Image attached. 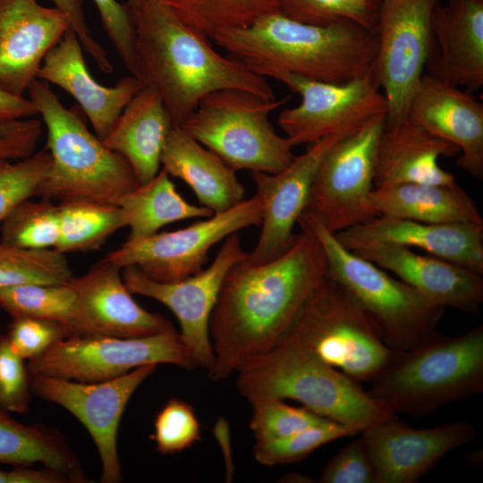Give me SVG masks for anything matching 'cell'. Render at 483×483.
I'll return each mask as SVG.
<instances>
[{
    "mask_svg": "<svg viewBox=\"0 0 483 483\" xmlns=\"http://www.w3.org/2000/svg\"><path fill=\"white\" fill-rule=\"evenodd\" d=\"M326 272L322 246L306 228H301L292 246L275 258L255 263L248 256L233 264L210 318V378L224 379L274 347Z\"/></svg>",
    "mask_w": 483,
    "mask_h": 483,
    "instance_id": "obj_1",
    "label": "cell"
},
{
    "mask_svg": "<svg viewBox=\"0 0 483 483\" xmlns=\"http://www.w3.org/2000/svg\"><path fill=\"white\" fill-rule=\"evenodd\" d=\"M139 76L159 92L174 127L208 95L237 89L275 98L266 78L237 58L216 51L165 0H148L131 11Z\"/></svg>",
    "mask_w": 483,
    "mask_h": 483,
    "instance_id": "obj_2",
    "label": "cell"
},
{
    "mask_svg": "<svg viewBox=\"0 0 483 483\" xmlns=\"http://www.w3.org/2000/svg\"><path fill=\"white\" fill-rule=\"evenodd\" d=\"M213 40L253 72L279 81L297 75L347 82L370 73L377 49L376 34L355 23L312 25L279 12Z\"/></svg>",
    "mask_w": 483,
    "mask_h": 483,
    "instance_id": "obj_3",
    "label": "cell"
},
{
    "mask_svg": "<svg viewBox=\"0 0 483 483\" xmlns=\"http://www.w3.org/2000/svg\"><path fill=\"white\" fill-rule=\"evenodd\" d=\"M236 372L237 388L250 402L292 399L323 418L361 431L395 416L359 381L288 339L249 359Z\"/></svg>",
    "mask_w": 483,
    "mask_h": 483,
    "instance_id": "obj_4",
    "label": "cell"
},
{
    "mask_svg": "<svg viewBox=\"0 0 483 483\" xmlns=\"http://www.w3.org/2000/svg\"><path fill=\"white\" fill-rule=\"evenodd\" d=\"M30 99L45 123L51 168L35 197L57 201L87 200L117 205L140 183L129 163L109 149L73 109L66 108L50 84L36 80Z\"/></svg>",
    "mask_w": 483,
    "mask_h": 483,
    "instance_id": "obj_5",
    "label": "cell"
},
{
    "mask_svg": "<svg viewBox=\"0 0 483 483\" xmlns=\"http://www.w3.org/2000/svg\"><path fill=\"white\" fill-rule=\"evenodd\" d=\"M367 391L393 413L429 415L483 392V326L463 335L439 332L405 351L393 350Z\"/></svg>",
    "mask_w": 483,
    "mask_h": 483,
    "instance_id": "obj_6",
    "label": "cell"
},
{
    "mask_svg": "<svg viewBox=\"0 0 483 483\" xmlns=\"http://www.w3.org/2000/svg\"><path fill=\"white\" fill-rule=\"evenodd\" d=\"M297 225L318 240L326 258L327 275L368 312L390 349L409 350L438 333L444 308L343 247L313 214L304 211Z\"/></svg>",
    "mask_w": 483,
    "mask_h": 483,
    "instance_id": "obj_7",
    "label": "cell"
},
{
    "mask_svg": "<svg viewBox=\"0 0 483 483\" xmlns=\"http://www.w3.org/2000/svg\"><path fill=\"white\" fill-rule=\"evenodd\" d=\"M286 101L237 89L218 90L205 97L178 127L234 171L275 174L295 157L294 147L269 120Z\"/></svg>",
    "mask_w": 483,
    "mask_h": 483,
    "instance_id": "obj_8",
    "label": "cell"
},
{
    "mask_svg": "<svg viewBox=\"0 0 483 483\" xmlns=\"http://www.w3.org/2000/svg\"><path fill=\"white\" fill-rule=\"evenodd\" d=\"M283 338L359 382H370L393 352L372 318L327 273Z\"/></svg>",
    "mask_w": 483,
    "mask_h": 483,
    "instance_id": "obj_9",
    "label": "cell"
},
{
    "mask_svg": "<svg viewBox=\"0 0 483 483\" xmlns=\"http://www.w3.org/2000/svg\"><path fill=\"white\" fill-rule=\"evenodd\" d=\"M151 364L195 368L175 329L141 337H66L27 367L30 375L96 383Z\"/></svg>",
    "mask_w": 483,
    "mask_h": 483,
    "instance_id": "obj_10",
    "label": "cell"
},
{
    "mask_svg": "<svg viewBox=\"0 0 483 483\" xmlns=\"http://www.w3.org/2000/svg\"><path fill=\"white\" fill-rule=\"evenodd\" d=\"M386 122L379 114L336 141L314 177L305 211L337 233L377 217L369 204L377 145Z\"/></svg>",
    "mask_w": 483,
    "mask_h": 483,
    "instance_id": "obj_11",
    "label": "cell"
},
{
    "mask_svg": "<svg viewBox=\"0 0 483 483\" xmlns=\"http://www.w3.org/2000/svg\"><path fill=\"white\" fill-rule=\"evenodd\" d=\"M438 2L382 0L370 74L386 101V122L406 118L411 97L434 54L431 14Z\"/></svg>",
    "mask_w": 483,
    "mask_h": 483,
    "instance_id": "obj_12",
    "label": "cell"
},
{
    "mask_svg": "<svg viewBox=\"0 0 483 483\" xmlns=\"http://www.w3.org/2000/svg\"><path fill=\"white\" fill-rule=\"evenodd\" d=\"M260 225L261 204L254 194L223 213L187 227L126 240L102 259L121 269L134 266L157 282H176L201 271L215 244L242 229Z\"/></svg>",
    "mask_w": 483,
    "mask_h": 483,
    "instance_id": "obj_13",
    "label": "cell"
},
{
    "mask_svg": "<svg viewBox=\"0 0 483 483\" xmlns=\"http://www.w3.org/2000/svg\"><path fill=\"white\" fill-rule=\"evenodd\" d=\"M238 233L227 236L213 262L184 279L161 283L145 276L136 267L122 269V276L132 294L151 298L167 307L176 317L180 338L194 367L207 369L214 362L209 322L226 274L236 262L248 258Z\"/></svg>",
    "mask_w": 483,
    "mask_h": 483,
    "instance_id": "obj_14",
    "label": "cell"
},
{
    "mask_svg": "<svg viewBox=\"0 0 483 483\" xmlns=\"http://www.w3.org/2000/svg\"><path fill=\"white\" fill-rule=\"evenodd\" d=\"M280 81L301 98L299 105L278 114V124L293 147L331 135L352 134L387 111L385 96L370 73L343 83L297 75Z\"/></svg>",
    "mask_w": 483,
    "mask_h": 483,
    "instance_id": "obj_15",
    "label": "cell"
},
{
    "mask_svg": "<svg viewBox=\"0 0 483 483\" xmlns=\"http://www.w3.org/2000/svg\"><path fill=\"white\" fill-rule=\"evenodd\" d=\"M157 365L139 367L119 377L81 383L43 375H30L31 394L70 411L86 428L98 451L103 483L122 481L117 433L123 412L140 384Z\"/></svg>",
    "mask_w": 483,
    "mask_h": 483,
    "instance_id": "obj_16",
    "label": "cell"
},
{
    "mask_svg": "<svg viewBox=\"0 0 483 483\" xmlns=\"http://www.w3.org/2000/svg\"><path fill=\"white\" fill-rule=\"evenodd\" d=\"M68 284L75 292L67 337H141L174 329L159 314L152 313L132 298L122 269L103 259Z\"/></svg>",
    "mask_w": 483,
    "mask_h": 483,
    "instance_id": "obj_17",
    "label": "cell"
},
{
    "mask_svg": "<svg viewBox=\"0 0 483 483\" xmlns=\"http://www.w3.org/2000/svg\"><path fill=\"white\" fill-rule=\"evenodd\" d=\"M476 433L466 420L415 428L395 415L365 428L359 437L372 463L375 483H415Z\"/></svg>",
    "mask_w": 483,
    "mask_h": 483,
    "instance_id": "obj_18",
    "label": "cell"
},
{
    "mask_svg": "<svg viewBox=\"0 0 483 483\" xmlns=\"http://www.w3.org/2000/svg\"><path fill=\"white\" fill-rule=\"evenodd\" d=\"M345 136L331 135L312 143L277 173L250 172L261 204V232L249 253L250 260L267 262L292 246L296 236L293 230L307 208L318 165L331 147Z\"/></svg>",
    "mask_w": 483,
    "mask_h": 483,
    "instance_id": "obj_19",
    "label": "cell"
},
{
    "mask_svg": "<svg viewBox=\"0 0 483 483\" xmlns=\"http://www.w3.org/2000/svg\"><path fill=\"white\" fill-rule=\"evenodd\" d=\"M70 28L58 8L38 0H0V88L24 96L47 54Z\"/></svg>",
    "mask_w": 483,
    "mask_h": 483,
    "instance_id": "obj_20",
    "label": "cell"
},
{
    "mask_svg": "<svg viewBox=\"0 0 483 483\" xmlns=\"http://www.w3.org/2000/svg\"><path fill=\"white\" fill-rule=\"evenodd\" d=\"M406 118L455 145L456 165L483 178V105L469 92L427 73L408 105Z\"/></svg>",
    "mask_w": 483,
    "mask_h": 483,
    "instance_id": "obj_21",
    "label": "cell"
},
{
    "mask_svg": "<svg viewBox=\"0 0 483 483\" xmlns=\"http://www.w3.org/2000/svg\"><path fill=\"white\" fill-rule=\"evenodd\" d=\"M335 235L351 251L375 242L393 243L420 249L429 255L483 274L481 224H429L378 216Z\"/></svg>",
    "mask_w": 483,
    "mask_h": 483,
    "instance_id": "obj_22",
    "label": "cell"
},
{
    "mask_svg": "<svg viewBox=\"0 0 483 483\" xmlns=\"http://www.w3.org/2000/svg\"><path fill=\"white\" fill-rule=\"evenodd\" d=\"M352 252L393 272L444 309L477 314L483 302L481 275L438 257L385 242L367 244Z\"/></svg>",
    "mask_w": 483,
    "mask_h": 483,
    "instance_id": "obj_23",
    "label": "cell"
},
{
    "mask_svg": "<svg viewBox=\"0 0 483 483\" xmlns=\"http://www.w3.org/2000/svg\"><path fill=\"white\" fill-rule=\"evenodd\" d=\"M38 80L55 84L79 104L102 140L143 83L133 75L122 77L114 86L101 85L89 72L82 46L69 28L61 40L47 54Z\"/></svg>",
    "mask_w": 483,
    "mask_h": 483,
    "instance_id": "obj_24",
    "label": "cell"
},
{
    "mask_svg": "<svg viewBox=\"0 0 483 483\" xmlns=\"http://www.w3.org/2000/svg\"><path fill=\"white\" fill-rule=\"evenodd\" d=\"M437 54L426 68L428 74L470 93L483 85V0L439 2L431 14Z\"/></svg>",
    "mask_w": 483,
    "mask_h": 483,
    "instance_id": "obj_25",
    "label": "cell"
},
{
    "mask_svg": "<svg viewBox=\"0 0 483 483\" xmlns=\"http://www.w3.org/2000/svg\"><path fill=\"white\" fill-rule=\"evenodd\" d=\"M459 153L455 145L408 118L385 122L377 150L374 188L404 182L453 184L454 175L438 161Z\"/></svg>",
    "mask_w": 483,
    "mask_h": 483,
    "instance_id": "obj_26",
    "label": "cell"
},
{
    "mask_svg": "<svg viewBox=\"0 0 483 483\" xmlns=\"http://www.w3.org/2000/svg\"><path fill=\"white\" fill-rule=\"evenodd\" d=\"M174 127L159 92L145 84L124 107L103 142L126 159L141 184L159 172L161 155Z\"/></svg>",
    "mask_w": 483,
    "mask_h": 483,
    "instance_id": "obj_27",
    "label": "cell"
},
{
    "mask_svg": "<svg viewBox=\"0 0 483 483\" xmlns=\"http://www.w3.org/2000/svg\"><path fill=\"white\" fill-rule=\"evenodd\" d=\"M161 165L170 176L183 181L200 205L213 214L223 213L245 199V188L235 171L181 127L171 130Z\"/></svg>",
    "mask_w": 483,
    "mask_h": 483,
    "instance_id": "obj_28",
    "label": "cell"
},
{
    "mask_svg": "<svg viewBox=\"0 0 483 483\" xmlns=\"http://www.w3.org/2000/svg\"><path fill=\"white\" fill-rule=\"evenodd\" d=\"M369 204L377 216L429 224L483 225L475 201L457 182L448 185L404 182L376 187L370 192Z\"/></svg>",
    "mask_w": 483,
    "mask_h": 483,
    "instance_id": "obj_29",
    "label": "cell"
},
{
    "mask_svg": "<svg viewBox=\"0 0 483 483\" xmlns=\"http://www.w3.org/2000/svg\"><path fill=\"white\" fill-rule=\"evenodd\" d=\"M38 462L66 474L72 483L88 482L78 457L58 430L22 424L0 406V463L32 466Z\"/></svg>",
    "mask_w": 483,
    "mask_h": 483,
    "instance_id": "obj_30",
    "label": "cell"
},
{
    "mask_svg": "<svg viewBox=\"0 0 483 483\" xmlns=\"http://www.w3.org/2000/svg\"><path fill=\"white\" fill-rule=\"evenodd\" d=\"M117 205L122 210L125 227L130 230L128 241L153 235L161 227L174 222L214 215L204 206L186 201L162 168L151 180L124 194Z\"/></svg>",
    "mask_w": 483,
    "mask_h": 483,
    "instance_id": "obj_31",
    "label": "cell"
},
{
    "mask_svg": "<svg viewBox=\"0 0 483 483\" xmlns=\"http://www.w3.org/2000/svg\"><path fill=\"white\" fill-rule=\"evenodd\" d=\"M279 0H165L186 24L208 38L246 28L278 12Z\"/></svg>",
    "mask_w": 483,
    "mask_h": 483,
    "instance_id": "obj_32",
    "label": "cell"
},
{
    "mask_svg": "<svg viewBox=\"0 0 483 483\" xmlns=\"http://www.w3.org/2000/svg\"><path fill=\"white\" fill-rule=\"evenodd\" d=\"M57 204L60 235L55 249L63 253L95 250L116 231L125 227L118 205L87 200Z\"/></svg>",
    "mask_w": 483,
    "mask_h": 483,
    "instance_id": "obj_33",
    "label": "cell"
},
{
    "mask_svg": "<svg viewBox=\"0 0 483 483\" xmlns=\"http://www.w3.org/2000/svg\"><path fill=\"white\" fill-rule=\"evenodd\" d=\"M59 235L58 204L44 199L21 201L0 224V242L21 249H55Z\"/></svg>",
    "mask_w": 483,
    "mask_h": 483,
    "instance_id": "obj_34",
    "label": "cell"
},
{
    "mask_svg": "<svg viewBox=\"0 0 483 483\" xmlns=\"http://www.w3.org/2000/svg\"><path fill=\"white\" fill-rule=\"evenodd\" d=\"M72 276L65 253L56 249L27 250L0 242V288L66 284Z\"/></svg>",
    "mask_w": 483,
    "mask_h": 483,
    "instance_id": "obj_35",
    "label": "cell"
},
{
    "mask_svg": "<svg viewBox=\"0 0 483 483\" xmlns=\"http://www.w3.org/2000/svg\"><path fill=\"white\" fill-rule=\"evenodd\" d=\"M75 292L68 284H23L0 288V308L12 318H36L69 322Z\"/></svg>",
    "mask_w": 483,
    "mask_h": 483,
    "instance_id": "obj_36",
    "label": "cell"
},
{
    "mask_svg": "<svg viewBox=\"0 0 483 483\" xmlns=\"http://www.w3.org/2000/svg\"><path fill=\"white\" fill-rule=\"evenodd\" d=\"M382 0H279L278 12L303 23L349 21L376 32Z\"/></svg>",
    "mask_w": 483,
    "mask_h": 483,
    "instance_id": "obj_37",
    "label": "cell"
},
{
    "mask_svg": "<svg viewBox=\"0 0 483 483\" xmlns=\"http://www.w3.org/2000/svg\"><path fill=\"white\" fill-rule=\"evenodd\" d=\"M361 432L359 428L335 421L313 426L284 438L255 442L253 453L261 464L274 466L300 461L334 440Z\"/></svg>",
    "mask_w": 483,
    "mask_h": 483,
    "instance_id": "obj_38",
    "label": "cell"
},
{
    "mask_svg": "<svg viewBox=\"0 0 483 483\" xmlns=\"http://www.w3.org/2000/svg\"><path fill=\"white\" fill-rule=\"evenodd\" d=\"M46 146L18 160H0V224L21 201L35 197L51 168Z\"/></svg>",
    "mask_w": 483,
    "mask_h": 483,
    "instance_id": "obj_39",
    "label": "cell"
},
{
    "mask_svg": "<svg viewBox=\"0 0 483 483\" xmlns=\"http://www.w3.org/2000/svg\"><path fill=\"white\" fill-rule=\"evenodd\" d=\"M250 403V428L255 442L284 438L305 428L332 421L303 406L294 407L280 399H261Z\"/></svg>",
    "mask_w": 483,
    "mask_h": 483,
    "instance_id": "obj_40",
    "label": "cell"
},
{
    "mask_svg": "<svg viewBox=\"0 0 483 483\" xmlns=\"http://www.w3.org/2000/svg\"><path fill=\"white\" fill-rule=\"evenodd\" d=\"M152 438L157 450L172 454L190 448L200 439V426L191 404L170 399L157 414Z\"/></svg>",
    "mask_w": 483,
    "mask_h": 483,
    "instance_id": "obj_41",
    "label": "cell"
},
{
    "mask_svg": "<svg viewBox=\"0 0 483 483\" xmlns=\"http://www.w3.org/2000/svg\"><path fill=\"white\" fill-rule=\"evenodd\" d=\"M5 336L12 349L23 360L43 354L55 342L66 338L64 324L45 318H12Z\"/></svg>",
    "mask_w": 483,
    "mask_h": 483,
    "instance_id": "obj_42",
    "label": "cell"
},
{
    "mask_svg": "<svg viewBox=\"0 0 483 483\" xmlns=\"http://www.w3.org/2000/svg\"><path fill=\"white\" fill-rule=\"evenodd\" d=\"M98 11L103 29L130 73L138 78L135 28L127 3L117 0H92Z\"/></svg>",
    "mask_w": 483,
    "mask_h": 483,
    "instance_id": "obj_43",
    "label": "cell"
},
{
    "mask_svg": "<svg viewBox=\"0 0 483 483\" xmlns=\"http://www.w3.org/2000/svg\"><path fill=\"white\" fill-rule=\"evenodd\" d=\"M30 373L24 360L0 335V406L9 412L27 413L30 400Z\"/></svg>",
    "mask_w": 483,
    "mask_h": 483,
    "instance_id": "obj_44",
    "label": "cell"
},
{
    "mask_svg": "<svg viewBox=\"0 0 483 483\" xmlns=\"http://www.w3.org/2000/svg\"><path fill=\"white\" fill-rule=\"evenodd\" d=\"M322 483H375V472L360 437L335 453L323 468Z\"/></svg>",
    "mask_w": 483,
    "mask_h": 483,
    "instance_id": "obj_45",
    "label": "cell"
},
{
    "mask_svg": "<svg viewBox=\"0 0 483 483\" xmlns=\"http://www.w3.org/2000/svg\"><path fill=\"white\" fill-rule=\"evenodd\" d=\"M42 133V123L30 117L0 126V160H18L35 152Z\"/></svg>",
    "mask_w": 483,
    "mask_h": 483,
    "instance_id": "obj_46",
    "label": "cell"
},
{
    "mask_svg": "<svg viewBox=\"0 0 483 483\" xmlns=\"http://www.w3.org/2000/svg\"><path fill=\"white\" fill-rule=\"evenodd\" d=\"M56 8L67 17L70 28L77 35L83 50L89 54L98 68L106 72H113V65L108 58L107 52L94 38L89 29L84 9L83 0H51Z\"/></svg>",
    "mask_w": 483,
    "mask_h": 483,
    "instance_id": "obj_47",
    "label": "cell"
},
{
    "mask_svg": "<svg viewBox=\"0 0 483 483\" xmlns=\"http://www.w3.org/2000/svg\"><path fill=\"white\" fill-rule=\"evenodd\" d=\"M0 483H72L64 473L44 467L34 469L31 466H13L10 470L0 469Z\"/></svg>",
    "mask_w": 483,
    "mask_h": 483,
    "instance_id": "obj_48",
    "label": "cell"
},
{
    "mask_svg": "<svg viewBox=\"0 0 483 483\" xmlns=\"http://www.w3.org/2000/svg\"><path fill=\"white\" fill-rule=\"evenodd\" d=\"M34 103L24 96H17L0 88V126L8 123L35 117Z\"/></svg>",
    "mask_w": 483,
    "mask_h": 483,
    "instance_id": "obj_49",
    "label": "cell"
},
{
    "mask_svg": "<svg viewBox=\"0 0 483 483\" xmlns=\"http://www.w3.org/2000/svg\"><path fill=\"white\" fill-rule=\"evenodd\" d=\"M148 0H127L131 11H133L142 5Z\"/></svg>",
    "mask_w": 483,
    "mask_h": 483,
    "instance_id": "obj_50",
    "label": "cell"
}]
</instances>
